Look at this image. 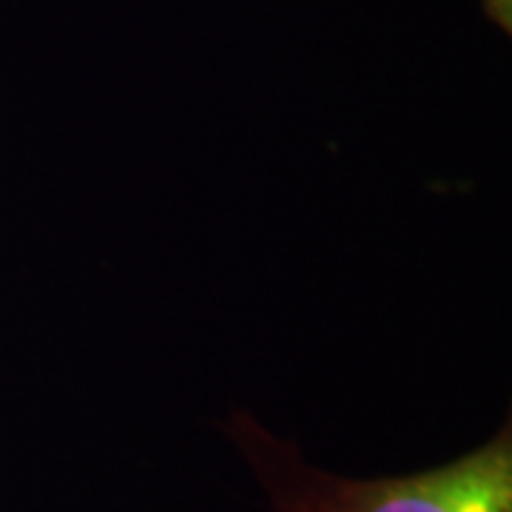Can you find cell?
<instances>
[{
	"mask_svg": "<svg viewBox=\"0 0 512 512\" xmlns=\"http://www.w3.org/2000/svg\"><path fill=\"white\" fill-rule=\"evenodd\" d=\"M274 512H512V424L493 439L410 476L345 478L308 464L299 447L237 410L225 424Z\"/></svg>",
	"mask_w": 512,
	"mask_h": 512,
	"instance_id": "cell-1",
	"label": "cell"
}]
</instances>
